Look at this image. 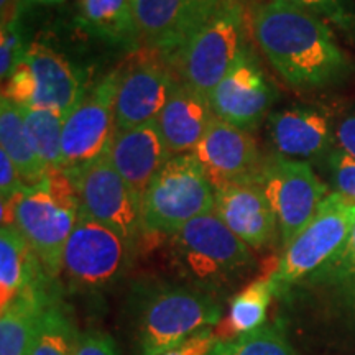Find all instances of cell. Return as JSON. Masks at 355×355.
Returning a JSON list of instances; mask_svg holds the SVG:
<instances>
[{
  "mask_svg": "<svg viewBox=\"0 0 355 355\" xmlns=\"http://www.w3.org/2000/svg\"><path fill=\"white\" fill-rule=\"evenodd\" d=\"M176 81L170 66L152 51L141 48L133 53L130 63L121 68L115 99L117 128L157 122Z\"/></svg>",
  "mask_w": 355,
  "mask_h": 355,
  "instance_id": "cell-15",
  "label": "cell"
},
{
  "mask_svg": "<svg viewBox=\"0 0 355 355\" xmlns=\"http://www.w3.org/2000/svg\"><path fill=\"white\" fill-rule=\"evenodd\" d=\"M224 0H132L141 43L170 66Z\"/></svg>",
  "mask_w": 355,
  "mask_h": 355,
  "instance_id": "cell-13",
  "label": "cell"
},
{
  "mask_svg": "<svg viewBox=\"0 0 355 355\" xmlns=\"http://www.w3.org/2000/svg\"><path fill=\"white\" fill-rule=\"evenodd\" d=\"M275 97V87L245 44L229 73L207 94V101L217 119L252 132L263 122Z\"/></svg>",
  "mask_w": 355,
  "mask_h": 355,
  "instance_id": "cell-14",
  "label": "cell"
},
{
  "mask_svg": "<svg viewBox=\"0 0 355 355\" xmlns=\"http://www.w3.org/2000/svg\"><path fill=\"white\" fill-rule=\"evenodd\" d=\"M334 141L337 150L355 158V114H347L334 128Z\"/></svg>",
  "mask_w": 355,
  "mask_h": 355,
  "instance_id": "cell-36",
  "label": "cell"
},
{
  "mask_svg": "<svg viewBox=\"0 0 355 355\" xmlns=\"http://www.w3.org/2000/svg\"><path fill=\"white\" fill-rule=\"evenodd\" d=\"M306 10L326 24L334 25L350 42L355 43V10L350 0H279Z\"/></svg>",
  "mask_w": 355,
  "mask_h": 355,
  "instance_id": "cell-30",
  "label": "cell"
},
{
  "mask_svg": "<svg viewBox=\"0 0 355 355\" xmlns=\"http://www.w3.org/2000/svg\"><path fill=\"white\" fill-rule=\"evenodd\" d=\"M173 265L184 283L222 301L255 272L254 250L214 212L199 216L168 237Z\"/></svg>",
  "mask_w": 355,
  "mask_h": 355,
  "instance_id": "cell-2",
  "label": "cell"
},
{
  "mask_svg": "<svg viewBox=\"0 0 355 355\" xmlns=\"http://www.w3.org/2000/svg\"><path fill=\"white\" fill-rule=\"evenodd\" d=\"M329 170L336 186L334 193L355 202V158L337 148L332 150L329 153Z\"/></svg>",
  "mask_w": 355,
  "mask_h": 355,
  "instance_id": "cell-32",
  "label": "cell"
},
{
  "mask_svg": "<svg viewBox=\"0 0 355 355\" xmlns=\"http://www.w3.org/2000/svg\"><path fill=\"white\" fill-rule=\"evenodd\" d=\"M214 193V214L252 250L268 247L279 235L277 216L260 184H227Z\"/></svg>",
  "mask_w": 355,
  "mask_h": 355,
  "instance_id": "cell-17",
  "label": "cell"
},
{
  "mask_svg": "<svg viewBox=\"0 0 355 355\" xmlns=\"http://www.w3.org/2000/svg\"><path fill=\"white\" fill-rule=\"evenodd\" d=\"M216 332L214 327H209V329H204L198 332L196 336H193L191 339L186 340L178 347L168 350L165 354L159 355H207L216 340Z\"/></svg>",
  "mask_w": 355,
  "mask_h": 355,
  "instance_id": "cell-35",
  "label": "cell"
},
{
  "mask_svg": "<svg viewBox=\"0 0 355 355\" xmlns=\"http://www.w3.org/2000/svg\"><path fill=\"white\" fill-rule=\"evenodd\" d=\"M76 355H119L112 336L99 329L79 332Z\"/></svg>",
  "mask_w": 355,
  "mask_h": 355,
  "instance_id": "cell-33",
  "label": "cell"
},
{
  "mask_svg": "<svg viewBox=\"0 0 355 355\" xmlns=\"http://www.w3.org/2000/svg\"><path fill=\"white\" fill-rule=\"evenodd\" d=\"M107 158L123 180L141 198L155 176L173 158L157 122L115 128Z\"/></svg>",
  "mask_w": 355,
  "mask_h": 355,
  "instance_id": "cell-18",
  "label": "cell"
},
{
  "mask_svg": "<svg viewBox=\"0 0 355 355\" xmlns=\"http://www.w3.org/2000/svg\"><path fill=\"white\" fill-rule=\"evenodd\" d=\"M79 212L73 176L64 170H50L38 184L26 186L15 199L2 202V225H15L48 277L56 279Z\"/></svg>",
  "mask_w": 355,
  "mask_h": 355,
  "instance_id": "cell-3",
  "label": "cell"
},
{
  "mask_svg": "<svg viewBox=\"0 0 355 355\" xmlns=\"http://www.w3.org/2000/svg\"><path fill=\"white\" fill-rule=\"evenodd\" d=\"M68 173L76 184L83 214L139 245L144 237L141 198L119 175L107 155L81 170Z\"/></svg>",
  "mask_w": 355,
  "mask_h": 355,
  "instance_id": "cell-12",
  "label": "cell"
},
{
  "mask_svg": "<svg viewBox=\"0 0 355 355\" xmlns=\"http://www.w3.org/2000/svg\"><path fill=\"white\" fill-rule=\"evenodd\" d=\"M257 184L263 189L277 216L283 248L313 219L331 194L308 162L278 153L265 157Z\"/></svg>",
  "mask_w": 355,
  "mask_h": 355,
  "instance_id": "cell-10",
  "label": "cell"
},
{
  "mask_svg": "<svg viewBox=\"0 0 355 355\" xmlns=\"http://www.w3.org/2000/svg\"><path fill=\"white\" fill-rule=\"evenodd\" d=\"M268 135L278 155L311 162L331 153L334 128L322 110L293 105L268 117Z\"/></svg>",
  "mask_w": 355,
  "mask_h": 355,
  "instance_id": "cell-19",
  "label": "cell"
},
{
  "mask_svg": "<svg viewBox=\"0 0 355 355\" xmlns=\"http://www.w3.org/2000/svg\"><path fill=\"white\" fill-rule=\"evenodd\" d=\"M137 355H159L222 321V301L188 283L150 282L133 296Z\"/></svg>",
  "mask_w": 355,
  "mask_h": 355,
  "instance_id": "cell-4",
  "label": "cell"
},
{
  "mask_svg": "<svg viewBox=\"0 0 355 355\" xmlns=\"http://www.w3.org/2000/svg\"><path fill=\"white\" fill-rule=\"evenodd\" d=\"M243 35L245 15L241 0H224L170 68L178 81L207 96L237 61L247 44Z\"/></svg>",
  "mask_w": 355,
  "mask_h": 355,
  "instance_id": "cell-7",
  "label": "cell"
},
{
  "mask_svg": "<svg viewBox=\"0 0 355 355\" xmlns=\"http://www.w3.org/2000/svg\"><path fill=\"white\" fill-rule=\"evenodd\" d=\"M83 73L46 43H28L24 58L3 84L2 97L19 107L68 115L86 94Z\"/></svg>",
  "mask_w": 355,
  "mask_h": 355,
  "instance_id": "cell-8",
  "label": "cell"
},
{
  "mask_svg": "<svg viewBox=\"0 0 355 355\" xmlns=\"http://www.w3.org/2000/svg\"><path fill=\"white\" fill-rule=\"evenodd\" d=\"M79 331L55 296L44 306L28 355H76Z\"/></svg>",
  "mask_w": 355,
  "mask_h": 355,
  "instance_id": "cell-27",
  "label": "cell"
},
{
  "mask_svg": "<svg viewBox=\"0 0 355 355\" xmlns=\"http://www.w3.org/2000/svg\"><path fill=\"white\" fill-rule=\"evenodd\" d=\"M28 3H35V6H60L64 3L66 0H26Z\"/></svg>",
  "mask_w": 355,
  "mask_h": 355,
  "instance_id": "cell-38",
  "label": "cell"
},
{
  "mask_svg": "<svg viewBox=\"0 0 355 355\" xmlns=\"http://www.w3.org/2000/svg\"><path fill=\"white\" fill-rule=\"evenodd\" d=\"M121 68L105 73L89 87L63 127V170L76 171L107 153L115 133V99Z\"/></svg>",
  "mask_w": 355,
  "mask_h": 355,
  "instance_id": "cell-11",
  "label": "cell"
},
{
  "mask_svg": "<svg viewBox=\"0 0 355 355\" xmlns=\"http://www.w3.org/2000/svg\"><path fill=\"white\" fill-rule=\"evenodd\" d=\"M212 119L214 114L207 96L176 81L165 107L158 115L157 125L173 157H176L193 153Z\"/></svg>",
  "mask_w": 355,
  "mask_h": 355,
  "instance_id": "cell-21",
  "label": "cell"
},
{
  "mask_svg": "<svg viewBox=\"0 0 355 355\" xmlns=\"http://www.w3.org/2000/svg\"><path fill=\"white\" fill-rule=\"evenodd\" d=\"M0 150L17 166L25 186L38 184L50 171L35 150L20 107L6 97L0 102Z\"/></svg>",
  "mask_w": 355,
  "mask_h": 355,
  "instance_id": "cell-25",
  "label": "cell"
},
{
  "mask_svg": "<svg viewBox=\"0 0 355 355\" xmlns=\"http://www.w3.org/2000/svg\"><path fill=\"white\" fill-rule=\"evenodd\" d=\"M193 155L214 189L227 184L259 183L265 159L250 132L230 125L216 115Z\"/></svg>",
  "mask_w": 355,
  "mask_h": 355,
  "instance_id": "cell-16",
  "label": "cell"
},
{
  "mask_svg": "<svg viewBox=\"0 0 355 355\" xmlns=\"http://www.w3.org/2000/svg\"><path fill=\"white\" fill-rule=\"evenodd\" d=\"M21 12L0 26V78L7 81L24 58L28 44L25 42Z\"/></svg>",
  "mask_w": 355,
  "mask_h": 355,
  "instance_id": "cell-31",
  "label": "cell"
},
{
  "mask_svg": "<svg viewBox=\"0 0 355 355\" xmlns=\"http://www.w3.org/2000/svg\"><path fill=\"white\" fill-rule=\"evenodd\" d=\"M309 293L334 321L355 324V225L347 242L332 259L288 293Z\"/></svg>",
  "mask_w": 355,
  "mask_h": 355,
  "instance_id": "cell-20",
  "label": "cell"
},
{
  "mask_svg": "<svg viewBox=\"0 0 355 355\" xmlns=\"http://www.w3.org/2000/svg\"><path fill=\"white\" fill-rule=\"evenodd\" d=\"M51 278L43 270L15 225L0 227V309L25 293L46 286Z\"/></svg>",
  "mask_w": 355,
  "mask_h": 355,
  "instance_id": "cell-23",
  "label": "cell"
},
{
  "mask_svg": "<svg viewBox=\"0 0 355 355\" xmlns=\"http://www.w3.org/2000/svg\"><path fill=\"white\" fill-rule=\"evenodd\" d=\"M355 225V202L339 193L324 199L316 214L288 245L270 273L275 296L283 298L303 279L326 265L344 243Z\"/></svg>",
  "mask_w": 355,
  "mask_h": 355,
  "instance_id": "cell-6",
  "label": "cell"
},
{
  "mask_svg": "<svg viewBox=\"0 0 355 355\" xmlns=\"http://www.w3.org/2000/svg\"><path fill=\"white\" fill-rule=\"evenodd\" d=\"M26 188L19 170L8 158V155L0 150V201L8 202L15 199Z\"/></svg>",
  "mask_w": 355,
  "mask_h": 355,
  "instance_id": "cell-34",
  "label": "cell"
},
{
  "mask_svg": "<svg viewBox=\"0 0 355 355\" xmlns=\"http://www.w3.org/2000/svg\"><path fill=\"white\" fill-rule=\"evenodd\" d=\"M38 157L48 170H63V127L66 115L56 110L20 107Z\"/></svg>",
  "mask_w": 355,
  "mask_h": 355,
  "instance_id": "cell-29",
  "label": "cell"
},
{
  "mask_svg": "<svg viewBox=\"0 0 355 355\" xmlns=\"http://www.w3.org/2000/svg\"><path fill=\"white\" fill-rule=\"evenodd\" d=\"M216 193L193 153L176 155L141 196V230L170 237L199 216L214 212Z\"/></svg>",
  "mask_w": 355,
  "mask_h": 355,
  "instance_id": "cell-5",
  "label": "cell"
},
{
  "mask_svg": "<svg viewBox=\"0 0 355 355\" xmlns=\"http://www.w3.org/2000/svg\"><path fill=\"white\" fill-rule=\"evenodd\" d=\"M273 298L277 296L270 275L248 282L230 298L227 314L229 336L225 337L245 334L263 326Z\"/></svg>",
  "mask_w": 355,
  "mask_h": 355,
  "instance_id": "cell-26",
  "label": "cell"
},
{
  "mask_svg": "<svg viewBox=\"0 0 355 355\" xmlns=\"http://www.w3.org/2000/svg\"><path fill=\"white\" fill-rule=\"evenodd\" d=\"M53 295L48 285L25 293L0 309V355H28L40 318Z\"/></svg>",
  "mask_w": 355,
  "mask_h": 355,
  "instance_id": "cell-24",
  "label": "cell"
},
{
  "mask_svg": "<svg viewBox=\"0 0 355 355\" xmlns=\"http://www.w3.org/2000/svg\"><path fill=\"white\" fill-rule=\"evenodd\" d=\"M137 245L79 212L66 243L60 277L71 290L101 293L119 283L130 268Z\"/></svg>",
  "mask_w": 355,
  "mask_h": 355,
  "instance_id": "cell-9",
  "label": "cell"
},
{
  "mask_svg": "<svg viewBox=\"0 0 355 355\" xmlns=\"http://www.w3.org/2000/svg\"><path fill=\"white\" fill-rule=\"evenodd\" d=\"M76 24L112 48L130 53L144 48L132 0H78Z\"/></svg>",
  "mask_w": 355,
  "mask_h": 355,
  "instance_id": "cell-22",
  "label": "cell"
},
{
  "mask_svg": "<svg viewBox=\"0 0 355 355\" xmlns=\"http://www.w3.org/2000/svg\"><path fill=\"white\" fill-rule=\"evenodd\" d=\"M20 10V0H0V17H2V24H7L12 20Z\"/></svg>",
  "mask_w": 355,
  "mask_h": 355,
  "instance_id": "cell-37",
  "label": "cell"
},
{
  "mask_svg": "<svg viewBox=\"0 0 355 355\" xmlns=\"http://www.w3.org/2000/svg\"><path fill=\"white\" fill-rule=\"evenodd\" d=\"M248 26L270 64L295 89L337 86L355 73L331 25L313 13L268 0L252 7Z\"/></svg>",
  "mask_w": 355,
  "mask_h": 355,
  "instance_id": "cell-1",
  "label": "cell"
},
{
  "mask_svg": "<svg viewBox=\"0 0 355 355\" xmlns=\"http://www.w3.org/2000/svg\"><path fill=\"white\" fill-rule=\"evenodd\" d=\"M207 355H300L283 329L263 324L245 334L217 336Z\"/></svg>",
  "mask_w": 355,
  "mask_h": 355,
  "instance_id": "cell-28",
  "label": "cell"
}]
</instances>
